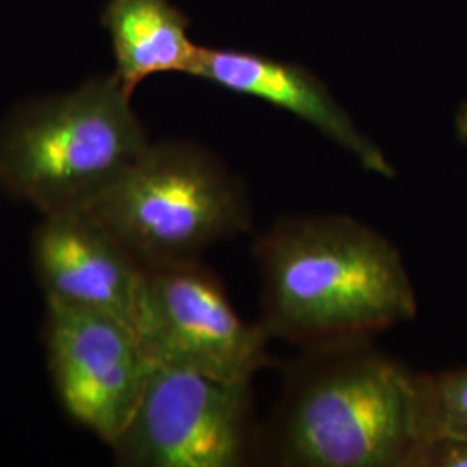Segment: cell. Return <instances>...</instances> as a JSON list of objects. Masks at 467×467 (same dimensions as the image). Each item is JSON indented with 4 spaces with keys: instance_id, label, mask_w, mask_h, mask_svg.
Returning <instances> with one entry per match:
<instances>
[{
    "instance_id": "8",
    "label": "cell",
    "mask_w": 467,
    "mask_h": 467,
    "mask_svg": "<svg viewBox=\"0 0 467 467\" xmlns=\"http://www.w3.org/2000/svg\"><path fill=\"white\" fill-rule=\"evenodd\" d=\"M34 264L47 303L102 312L132 326L144 268L82 208L44 215L34 235Z\"/></svg>"
},
{
    "instance_id": "6",
    "label": "cell",
    "mask_w": 467,
    "mask_h": 467,
    "mask_svg": "<svg viewBox=\"0 0 467 467\" xmlns=\"http://www.w3.org/2000/svg\"><path fill=\"white\" fill-rule=\"evenodd\" d=\"M109 447L119 466H243L254 449L251 384L154 366L134 416Z\"/></svg>"
},
{
    "instance_id": "1",
    "label": "cell",
    "mask_w": 467,
    "mask_h": 467,
    "mask_svg": "<svg viewBox=\"0 0 467 467\" xmlns=\"http://www.w3.org/2000/svg\"><path fill=\"white\" fill-rule=\"evenodd\" d=\"M262 327L305 348L360 339L418 316L400 251L345 215L289 217L264 234Z\"/></svg>"
},
{
    "instance_id": "7",
    "label": "cell",
    "mask_w": 467,
    "mask_h": 467,
    "mask_svg": "<svg viewBox=\"0 0 467 467\" xmlns=\"http://www.w3.org/2000/svg\"><path fill=\"white\" fill-rule=\"evenodd\" d=\"M50 378L65 412L111 445L125 430L154 364L121 318L47 303Z\"/></svg>"
},
{
    "instance_id": "4",
    "label": "cell",
    "mask_w": 467,
    "mask_h": 467,
    "mask_svg": "<svg viewBox=\"0 0 467 467\" xmlns=\"http://www.w3.org/2000/svg\"><path fill=\"white\" fill-rule=\"evenodd\" d=\"M82 210L142 268L198 260L251 223L243 185L215 156L189 142L150 144Z\"/></svg>"
},
{
    "instance_id": "9",
    "label": "cell",
    "mask_w": 467,
    "mask_h": 467,
    "mask_svg": "<svg viewBox=\"0 0 467 467\" xmlns=\"http://www.w3.org/2000/svg\"><path fill=\"white\" fill-rule=\"evenodd\" d=\"M192 77L283 108L351 152L368 171L386 179L395 175L383 150L357 129L327 87L305 67L244 50L201 47Z\"/></svg>"
},
{
    "instance_id": "3",
    "label": "cell",
    "mask_w": 467,
    "mask_h": 467,
    "mask_svg": "<svg viewBox=\"0 0 467 467\" xmlns=\"http://www.w3.org/2000/svg\"><path fill=\"white\" fill-rule=\"evenodd\" d=\"M115 73L21 104L0 125V191L42 215L85 208L150 146Z\"/></svg>"
},
{
    "instance_id": "10",
    "label": "cell",
    "mask_w": 467,
    "mask_h": 467,
    "mask_svg": "<svg viewBox=\"0 0 467 467\" xmlns=\"http://www.w3.org/2000/svg\"><path fill=\"white\" fill-rule=\"evenodd\" d=\"M189 23L170 0L106 2L102 25L111 36L115 77L130 98L152 75L194 73L201 47L187 35Z\"/></svg>"
},
{
    "instance_id": "2",
    "label": "cell",
    "mask_w": 467,
    "mask_h": 467,
    "mask_svg": "<svg viewBox=\"0 0 467 467\" xmlns=\"http://www.w3.org/2000/svg\"><path fill=\"white\" fill-rule=\"evenodd\" d=\"M424 440L419 374L366 337L306 348L287 376L275 451L300 467H410Z\"/></svg>"
},
{
    "instance_id": "11",
    "label": "cell",
    "mask_w": 467,
    "mask_h": 467,
    "mask_svg": "<svg viewBox=\"0 0 467 467\" xmlns=\"http://www.w3.org/2000/svg\"><path fill=\"white\" fill-rule=\"evenodd\" d=\"M419 384L424 438H467V368L419 374Z\"/></svg>"
},
{
    "instance_id": "12",
    "label": "cell",
    "mask_w": 467,
    "mask_h": 467,
    "mask_svg": "<svg viewBox=\"0 0 467 467\" xmlns=\"http://www.w3.org/2000/svg\"><path fill=\"white\" fill-rule=\"evenodd\" d=\"M410 467H467V438L428 436L419 443Z\"/></svg>"
},
{
    "instance_id": "13",
    "label": "cell",
    "mask_w": 467,
    "mask_h": 467,
    "mask_svg": "<svg viewBox=\"0 0 467 467\" xmlns=\"http://www.w3.org/2000/svg\"><path fill=\"white\" fill-rule=\"evenodd\" d=\"M455 129H457V134L467 142V100L461 106L457 117H455Z\"/></svg>"
},
{
    "instance_id": "5",
    "label": "cell",
    "mask_w": 467,
    "mask_h": 467,
    "mask_svg": "<svg viewBox=\"0 0 467 467\" xmlns=\"http://www.w3.org/2000/svg\"><path fill=\"white\" fill-rule=\"evenodd\" d=\"M132 327L154 366L251 384L268 364L265 329L237 316L200 260L144 268Z\"/></svg>"
}]
</instances>
